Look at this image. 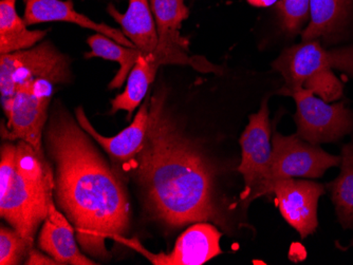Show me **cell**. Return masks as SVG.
I'll use <instances>...</instances> for the list:
<instances>
[{
    "label": "cell",
    "mask_w": 353,
    "mask_h": 265,
    "mask_svg": "<svg viewBox=\"0 0 353 265\" xmlns=\"http://www.w3.org/2000/svg\"><path fill=\"white\" fill-rule=\"evenodd\" d=\"M303 87L312 91L327 103L336 102L344 93L342 83L332 70H319L312 73L303 81Z\"/></svg>",
    "instance_id": "obj_24"
},
{
    "label": "cell",
    "mask_w": 353,
    "mask_h": 265,
    "mask_svg": "<svg viewBox=\"0 0 353 265\" xmlns=\"http://www.w3.org/2000/svg\"><path fill=\"white\" fill-rule=\"evenodd\" d=\"M272 66L285 80L279 90L283 96L303 87V81L319 70L342 71L353 78V45L327 50L319 39L303 41L285 49Z\"/></svg>",
    "instance_id": "obj_8"
},
{
    "label": "cell",
    "mask_w": 353,
    "mask_h": 265,
    "mask_svg": "<svg viewBox=\"0 0 353 265\" xmlns=\"http://www.w3.org/2000/svg\"><path fill=\"white\" fill-rule=\"evenodd\" d=\"M75 118L81 127L110 156L111 159L123 165H128L145 140L150 120V98L143 103L132 124L114 138H106L99 134L89 122L83 107H77Z\"/></svg>",
    "instance_id": "obj_14"
},
{
    "label": "cell",
    "mask_w": 353,
    "mask_h": 265,
    "mask_svg": "<svg viewBox=\"0 0 353 265\" xmlns=\"http://www.w3.org/2000/svg\"><path fill=\"white\" fill-rule=\"evenodd\" d=\"M283 219L301 238L310 236L319 226L317 206L325 186L309 180H279L272 187Z\"/></svg>",
    "instance_id": "obj_12"
},
{
    "label": "cell",
    "mask_w": 353,
    "mask_h": 265,
    "mask_svg": "<svg viewBox=\"0 0 353 265\" xmlns=\"http://www.w3.org/2000/svg\"><path fill=\"white\" fill-rule=\"evenodd\" d=\"M340 164L341 157L328 153L297 134L287 136L275 131L272 136V154L265 195H271L272 187L279 180L317 179L323 177L329 168Z\"/></svg>",
    "instance_id": "obj_6"
},
{
    "label": "cell",
    "mask_w": 353,
    "mask_h": 265,
    "mask_svg": "<svg viewBox=\"0 0 353 265\" xmlns=\"http://www.w3.org/2000/svg\"><path fill=\"white\" fill-rule=\"evenodd\" d=\"M77 242L74 226L66 215L57 209L54 200L39 233L37 242L39 248L52 257L59 265L98 264L79 251Z\"/></svg>",
    "instance_id": "obj_15"
},
{
    "label": "cell",
    "mask_w": 353,
    "mask_h": 265,
    "mask_svg": "<svg viewBox=\"0 0 353 265\" xmlns=\"http://www.w3.org/2000/svg\"><path fill=\"white\" fill-rule=\"evenodd\" d=\"M17 0L0 1V55L33 48L39 45L48 30H29L16 9Z\"/></svg>",
    "instance_id": "obj_19"
},
{
    "label": "cell",
    "mask_w": 353,
    "mask_h": 265,
    "mask_svg": "<svg viewBox=\"0 0 353 265\" xmlns=\"http://www.w3.org/2000/svg\"><path fill=\"white\" fill-rule=\"evenodd\" d=\"M353 12V0H310V23L303 41L322 39L325 45L338 41Z\"/></svg>",
    "instance_id": "obj_16"
},
{
    "label": "cell",
    "mask_w": 353,
    "mask_h": 265,
    "mask_svg": "<svg viewBox=\"0 0 353 265\" xmlns=\"http://www.w3.org/2000/svg\"><path fill=\"white\" fill-rule=\"evenodd\" d=\"M150 3L159 39L154 52L164 57L168 65H190L198 70L217 71L208 61L188 56V41L180 35L182 23L190 15L184 0H150Z\"/></svg>",
    "instance_id": "obj_11"
},
{
    "label": "cell",
    "mask_w": 353,
    "mask_h": 265,
    "mask_svg": "<svg viewBox=\"0 0 353 265\" xmlns=\"http://www.w3.org/2000/svg\"><path fill=\"white\" fill-rule=\"evenodd\" d=\"M53 201V169L45 153L23 141L3 143L0 151V215L31 248Z\"/></svg>",
    "instance_id": "obj_3"
},
{
    "label": "cell",
    "mask_w": 353,
    "mask_h": 265,
    "mask_svg": "<svg viewBox=\"0 0 353 265\" xmlns=\"http://www.w3.org/2000/svg\"><path fill=\"white\" fill-rule=\"evenodd\" d=\"M25 13L23 21L27 25H39V23H74L84 29L91 30L97 33L106 35L121 45L130 48H137L136 45L125 36L122 30L110 27L106 23H97L84 14L75 10L72 0H23Z\"/></svg>",
    "instance_id": "obj_13"
},
{
    "label": "cell",
    "mask_w": 353,
    "mask_h": 265,
    "mask_svg": "<svg viewBox=\"0 0 353 265\" xmlns=\"http://www.w3.org/2000/svg\"><path fill=\"white\" fill-rule=\"evenodd\" d=\"M54 85L47 81L29 80L17 85L13 96L3 100L8 118L1 134L9 141H23L43 153V131L49 120L51 93Z\"/></svg>",
    "instance_id": "obj_4"
},
{
    "label": "cell",
    "mask_w": 353,
    "mask_h": 265,
    "mask_svg": "<svg viewBox=\"0 0 353 265\" xmlns=\"http://www.w3.org/2000/svg\"><path fill=\"white\" fill-rule=\"evenodd\" d=\"M276 11L281 28L289 34H297L310 13V0H281Z\"/></svg>",
    "instance_id": "obj_23"
},
{
    "label": "cell",
    "mask_w": 353,
    "mask_h": 265,
    "mask_svg": "<svg viewBox=\"0 0 353 265\" xmlns=\"http://www.w3.org/2000/svg\"><path fill=\"white\" fill-rule=\"evenodd\" d=\"M26 265H59L57 261H55L52 257L49 256L48 254H43L39 249L33 248L30 251L26 258Z\"/></svg>",
    "instance_id": "obj_25"
},
{
    "label": "cell",
    "mask_w": 353,
    "mask_h": 265,
    "mask_svg": "<svg viewBox=\"0 0 353 265\" xmlns=\"http://www.w3.org/2000/svg\"><path fill=\"white\" fill-rule=\"evenodd\" d=\"M250 5L254 7H271V6L276 5L279 0H248Z\"/></svg>",
    "instance_id": "obj_26"
},
{
    "label": "cell",
    "mask_w": 353,
    "mask_h": 265,
    "mask_svg": "<svg viewBox=\"0 0 353 265\" xmlns=\"http://www.w3.org/2000/svg\"><path fill=\"white\" fill-rule=\"evenodd\" d=\"M350 246H353V241H352V243H351Z\"/></svg>",
    "instance_id": "obj_27"
},
{
    "label": "cell",
    "mask_w": 353,
    "mask_h": 265,
    "mask_svg": "<svg viewBox=\"0 0 353 265\" xmlns=\"http://www.w3.org/2000/svg\"><path fill=\"white\" fill-rule=\"evenodd\" d=\"M107 12L120 25L125 36L144 54L156 51L158 32L150 0H128V8L123 14L114 5H108Z\"/></svg>",
    "instance_id": "obj_17"
},
{
    "label": "cell",
    "mask_w": 353,
    "mask_h": 265,
    "mask_svg": "<svg viewBox=\"0 0 353 265\" xmlns=\"http://www.w3.org/2000/svg\"><path fill=\"white\" fill-rule=\"evenodd\" d=\"M117 1H118V3H120L121 0H117Z\"/></svg>",
    "instance_id": "obj_28"
},
{
    "label": "cell",
    "mask_w": 353,
    "mask_h": 265,
    "mask_svg": "<svg viewBox=\"0 0 353 265\" xmlns=\"http://www.w3.org/2000/svg\"><path fill=\"white\" fill-rule=\"evenodd\" d=\"M241 162L238 173L245 181L243 204L265 195V182L269 173L272 154L271 125H270L268 100L261 105L257 114L250 116L249 124L240 138Z\"/></svg>",
    "instance_id": "obj_9"
},
{
    "label": "cell",
    "mask_w": 353,
    "mask_h": 265,
    "mask_svg": "<svg viewBox=\"0 0 353 265\" xmlns=\"http://www.w3.org/2000/svg\"><path fill=\"white\" fill-rule=\"evenodd\" d=\"M162 65H166L165 59L156 52L142 55L127 77L125 90L111 100V112L124 110L132 114L145 98Z\"/></svg>",
    "instance_id": "obj_18"
},
{
    "label": "cell",
    "mask_w": 353,
    "mask_h": 265,
    "mask_svg": "<svg viewBox=\"0 0 353 265\" xmlns=\"http://www.w3.org/2000/svg\"><path fill=\"white\" fill-rule=\"evenodd\" d=\"M91 140L68 109L54 102L43 131L53 164L54 200L74 226L79 246L106 260V239L130 231V204L122 182Z\"/></svg>",
    "instance_id": "obj_2"
},
{
    "label": "cell",
    "mask_w": 353,
    "mask_h": 265,
    "mask_svg": "<svg viewBox=\"0 0 353 265\" xmlns=\"http://www.w3.org/2000/svg\"><path fill=\"white\" fill-rule=\"evenodd\" d=\"M222 233L211 222H197L188 227L176 239L172 252H148L137 239L118 237L117 241L145 257L154 265H202L222 254Z\"/></svg>",
    "instance_id": "obj_10"
},
{
    "label": "cell",
    "mask_w": 353,
    "mask_h": 265,
    "mask_svg": "<svg viewBox=\"0 0 353 265\" xmlns=\"http://www.w3.org/2000/svg\"><path fill=\"white\" fill-rule=\"evenodd\" d=\"M285 96L296 103V134L305 141L315 145L332 143L353 131V112L344 102L329 104L303 87L289 91Z\"/></svg>",
    "instance_id": "obj_7"
},
{
    "label": "cell",
    "mask_w": 353,
    "mask_h": 265,
    "mask_svg": "<svg viewBox=\"0 0 353 265\" xmlns=\"http://www.w3.org/2000/svg\"><path fill=\"white\" fill-rule=\"evenodd\" d=\"M90 51L85 53L86 59L100 57L106 61H116L120 65V70L114 75V80L109 83V89L121 88L130 71L142 55H145L140 49L130 48L117 43L106 35L95 33L87 39Z\"/></svg>",
    "instance_id": "obj_20"
},
{
    "label": "cell",
    "mask_w": 353,
    "mask_h": 265,
    "mask_svg": "<svg viewBox=\"0 0 353 265\" xmlns=\"http://www.w3.org/2000/svg\"><path fill=\"white\" fill-rule=\"evenodd\" d=\"M341 173L327 185L339 222L345 229L353 227V138L342 148Z\"/></svg>",
    "instance_id": "obj_21"
},
{
    "label": "cell",
    "mask_w": 353,
    "mask_h": 265,
    "mask_svg": "<svg viewBox=\"0 0 353 265\" xmlns=\"http://www.w3.org/2000/svg\"><path fill=\"white\" fill-rule=\"evenodd\" d=\"M29 80L47 81L52 85L68 84L72 80L70 59L51 41L0 55L1 102L13 96L17 85Z\"/></svg>",
    "instance_id": "obj_5"
},
{
    "label": "cell",
    "mask_w": 353,
    "mask_h": 265,
    "mask_svg": "<svg viewBox=\"0 0 353 265\" xmlns=\"http://www.w3.org/2000/svg\"><path fill=\"white\" fill-rule=\"evenodd\" d=\"M33 248V247H32ZM31 247L19 231L12 227L0 229V264L17 265L25 262Z\"/></svg>",
    "instance_id": "obj_22"
},
{
    "label": "cell",
    "mask_w": 353,
    "mask_h": 265,
    "mask_svg": "<svg viewBox=\"0 0 353 265\" xmlns=\"http://www.w3.org/2000/svg\"><path fill=\"white\" fill-rule=\"evenodd\" d=\"M128 165L142 191L146 213L168 229L197 222L228 227L220 204L216 169L186 134L168 104L165 87L150 98V120L142 147Z\"/></svg>",
    "instance_id": "obj_1"
}]
</instances>
